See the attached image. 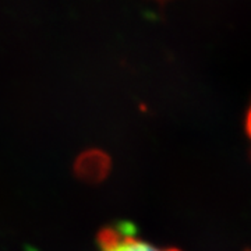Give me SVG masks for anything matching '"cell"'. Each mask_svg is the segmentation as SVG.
<instances>
[{
	"mask_svg": "<svg viewBox=\"0 0 251 251\" xmlns=\"http://www.w3.org/2000/svg\"><path fill=\"white\" fill-rule=\"evenodd\" d=\"M98 251H180L179 249H162L126 232L123 227L105 226L97 236Z\"/></svg>",
	"mask_w": 251,
	"mask_h": 251,
	"instance_id": "1",
	"label": "cell"
},
{
	"mask_svg": "<svg viewBox=\"0 0 251 251\" xmlns=\"http://www.w3.org/2000/svg\"><path fill=\"white\" fill-rule=\"evenodd\" d=\"M109 166H110V161L108 155L97 150H92L78 156L75 162V172L81 179L98 181L106 176Z\"/></svg>",
	"mask_w": 251,
	"mask_h": 251,
	"instance_id": "2",
	"label": "cell"
},
{
	"mask_svg": "<svg viewBox=\"0 0 251 251\" xmlns=\"http://www.w3.org/2000/svg\"><path fill=\"white\" fill-rule=\"evenodd\" d=\"M246 128H247V133L251 138V106L249 109V113H247V119H246Z\"/></svg>",
	"mask_w": 251,
	"mask_h": 251,
	"instance_id": "3",
	"label": "cell"
}]
</instances>
